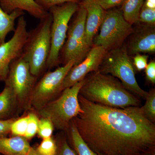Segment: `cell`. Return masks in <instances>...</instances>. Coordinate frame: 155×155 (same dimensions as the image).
Segmentation results:
<instances>
[{"label":"cell","mask_w":155,"mask_h":155,"mask_svg":"<svg viewBox=\"0 0 155 155\" xmlns=\"http://www.w3.org/2000/svg\"><path fill=\"white\" fill-rule=\"evenodd\" d=\"M17 118L0 120V137L7 136L11 133V127L12 123Z\"/></svg>","instance_id":"4dcf8cb0"},{"label":"cell","mask_w":155,"mask_h":155,"mask_svg":"<svg viewBox=\"0 0 155 155\" xmlns=\"http://www.w3.org/2000/svg\"><path fill=\"white\" fill-rule=\"evenodd\" d=\"M28 119L27 130L24 137L29 140L33 138L38 131L39 118L38 115L34 112L28 113Z\"/></svg>","instance_id":"d4e9b609"},{"label":"cell","mask_w":155,"mask_h":155,"mask_svg":"<svg viewBox=\"0 0 155 155\" xmlns=\"http://www.w3.org/2000/svg\"><path fill=\"white\" fill-rule=\"evenodd\" d=\"M24 15V11L19 10L8 14L0 6V45L5 42L8 34L15 30L16 20Z\"/></svg>","instance_id":"ac0fdd59"},{"label":"cell","mask_w":155,"mask_h":155,"mask_svg":"<svg viewBox=\"0 0 155 155\" xmlns=\"http://www.w3.org/2000/svg\"><path fill=\"white\" fill-rule=\"evenodd\" d=\"M81 1H83V0H80ZM85 1H93V0H85Z\"/></svg>","instance_id":"e575fe53"},{"label":"cell","mask_w":155,"mask_h":155,"mask_svg":"<svg viewBox=\"0 0 155 155\" xmlns=\"http://www.w3.org/2000/svg\"><path fill=\"white\" fill-rule=\"evenodd\" d=\"M155 155L154 154H150V155Z\"/></svg>","instance_id":"d590c367"},{"label":"cell","mask_w":155,"mask_h":155,"mask_svg":"<svg viewBox=\"0 0 155 155\" xmlns=\"http://www.w3.org/2000/svg\"><path fill=\"white\" fill-rule=\"evenodd\" d=\"M82 111L73 123L81 136L99 155L154 154L155 125L140 107H112L78 94Z\"/></svg>","instance_id":"6da1fadb"},{"label":"cell","mask_w":155,"mask_h":155,"mask_svg":"<svg viewBox=\"0 0 155 155\" xmlns=\"http://www.w3.org/2000/svg\"><path fill=\"white\" fill-rule=\"evenodd\" d=\"M54 128L52 122L49 119L45 118H40L38 135L42 139L51 137Z\"/></svg>","instance_id":"cb8c5ba5"},{"label":"cell","mask_w":155,"mask_h":155,"mask_svg":"<svg viewBox=\"0 0 155 155\" xmlns=\"http://www.w3.org/2000/svg\"><path fill=\"white\" fill-rule=\"evenodd\" d=\"M38 78L32 75L28 63L22 55L10 64L5 85L12 89L22 111L30 110L29 100Z\"/></svg>","instance_id":"30bf717a"},{"label":"cell","mask_w":155,"mask_h":155,"mask_svg":"<svg viewBox=\"0 0 155 155\" xmlns=\"http://www.w3.org/2000/svg\"><path fill=\"white\" fill-rule=\"evenodd\" d=\"M56 142L57 150L55 155H77L75 151L69 146L65 139L61 138Z\"/></svg>","instance_id":"83f0119b"},{"label":"cell","mask_w":155,"mask_h":155,"mask_svg":"<svg viewBox=\"0 0 155 155\" xmlns=\"http://www.w3.org/2000/svg\"><path fill=\"white\" fill-rule=\"evenodd\" d=\"M0 6L8 14L16 10H21L39 19L45 17L49 12L38 5L35 0H0Z\"/></svg>","instance_id":"9a60e30c"},{"label":"cell","mask_w":155,"mask_h":155,"mask_svg":"<svg viewBox=\"0 0 155 155\" xmlns=\"http://www.w3.org/2000/svg\"><path fill=\"white\" fill-rule=\"evenodd\" d=\"M84 79L64 89L59 96L37 112L41 118L49 119L54 128L68 130L71 121L82 111L78 96Z\"/></svg>","instance_id":"277c9868"},{"label":"cell","mask_w":155,"mask_h":155,"mask_svg":"<svg viewBox=\"0 0 155 155\" xmlns=\"http://www.w3.org/2000/svg\"><path fill=\"white\" fill-rule=\"evenodd\" d=\"M138 21L148 25H154L155 9L148 8L143 5L139 15Z\"/></svg>","instance_id":"484cf974"},{"label":"cell","mask_w":155,"mask_h":155,"mask_svg":"<svg viewBox=\"0 0 155 155\" xmlns=\"http://www.w3.org/2000/svg\"><path fill=\"white\" fill-rule=\"evenodd\" d=\"M144 0H126L120 8L123 17L131 25L139 23L140 12Z\"/></svg>","instance_id":"d6986e66"},{"label":"cell","mask_w":155,"mask_h":155,"mask_svg":"<svg viewBox=\"0 0 155 155\" xmlns=\"http://www.w3.org/2000/svg\"><path fill=\"white\" fill-rule=\"evenodd\" d=\"M36 149L41 155H55L57 150V142L52 137L44 139Z\"/></svg>","instance_id":"603a6c76"},{"label":"cell","mask_w":155,"mask_h":155,"mask_svg":"<svg viewBox=\"0 0 155 155\" xmlns=\"http://www.w3.org/2000/svg\"><path fill=\"white\" fill-rule=\"evenodd\" d=\"M28 114L20 118H17L12 123L11 133L13 136H25L28 125Z\"/></svg>","instance_id":"7402d4cb"},{"label":"cell","mask_w":155,"mask_h":155,"mask_svg":"<svg viewBox=\"0 0 155 155\" xmlns=\"http://www.w3.org/2000/svg\"><path fill=\"white\" fill-rule=\"evenodd\" d=\"M52 17L50 12L35 28L28 31L22 55L27 61L32 75L38 78L46 69L51 47V28Z\"/></svg>","instance_id":"3957f363"},{"label":"cell","mask_w":155,"mask_h":155,"mask_svg":"<svg viewBox=\"0 0 155 155\" xmlns=\"http://www.w3.org/2000/svg\"><path fill=\"white\" fill-rule=\"evenodd\" d=\"M149 56L147 55H141L140 54H135L133 59V65L137 71L144 70L147 65Z\"/></svg>","instance_id":"f546056e"},{"label":"cell","mask_w":155,"mask_h":155,"mask_svg":"<svg viewBox=\"0 0 155 155\" xmlns=\"http://www.w3.org/2000/svg\"><path fill=\"white\" fill-rule=\"evenodd\" d=\"M35 2L45 11L48 12L50 9L54 6L64 3L74 2L78 3L80 0H35Z\"/></svg>","instance_id":"4316f807"},{"label":"cell","mask_w":155,"mask_h":155,"mask_svg":"<svg viewBox=\"0 0 155 155\" xmlns=\"http://www.w3.org/2000/svg\"><path fill=\"white\" fill-rule=\"evenodd\" d=\"M144 105L140 107L143 115L153 123L155 122V91L154 89L148 92Z\"/></svg>","instance_id":"44dd1931"},{"label":"cell","mask_w":155,"mask_h":155,"mask_svg":"<svg viewBox=\"0 0 155 155\" xmlns=\"http://www.w3.org/2000/svg\"><path fill=\"white\" fill-rule=\"evenodd\" d=\"M69 130L72 143L77 155H99L94 151L84 141L72 121Z\"/></svg>","instance_id":"ffe728a7"},{"label":"cell","mask_w":155,"mask_h":155,"mask_svg":"<svg viewBox=\"0 0 155 155\" xmlns=\"http://www.w3.org/2000/svg\"><path fill=\"white\" fill-rule=\"evenodd\" d=\"M131 54H153L155 52V30L153 25H148L139 30L132 39L128 51Z\"/></svg>","instance_id":"5bb4252c"},{"label":"cell","mask_w":155,"mask_h":155,"mask_svg":"<svg viewBox=\"0 0 155 155\" xmlns=\"http://www.w3.org/2000/svg\"><path fill=\"white\" fill-rule=\"evenodd\" d=\"M105 11L122 6L126 0H93Z\"/></svg>","instance_id":"f1b7e54d"},{"label":"cell","mask_w":155,"mask_h":155,"mask_svg":"<svg viewBox=\"0 0 155 155\" xmlns=\"http://www.w3.org/2000/svg\"><path fill=\"white\" fill-rule=\"evenodd\" d=\"M75 64L73 60L58 67L54 71L48 70L36 82L31 95L30 110L38 112L48 103L59 96L63 91L64 79Z\"/></svg>","instance_id":"9c48e42d"},{"label":"cell","mask_w":155,"mask_h":155,"mask_svg":"<svg viewBox=\"0 0 155 155\" xmlns=\"http://www.w3.org/2000/svg\"><path fill=\"white\" fill-rule=\"evenodd\" d=\"M26 155H41L37 151L36 149L31 147L29 151Z\"/></svg>","instance_id":"836d02e7"},{"label":"cell","mask_w":155,"mask_h":155,"mask_svg":"<svg viewBox=\"0 0 155 155\" xmlns=\"http://www.w3.org/2000/svg\"><path fill=\"white\" fill-rule=\"evenodd\" d=\"M147 80L153 84L155 83V62L151 61L144 69Z\"/></svg>","instance_id":"1f68e13d"},{"label":"cell","mask_w":155,"mask_h":155,"mask_svg":"<svg viewBox=\"0 0 155 155\" xmlns=\"http://www.w3.org/2000/svg\"><path fill=\"white\" fill-rule=\"evenodd\" d=\"M78 3L86 10L85 38L87 45L91 48L93 46L94 38L101 24L105 11L94 1L83 0Z\"/></svg>","instance_id":"4fadbf2b"},{"label":"cell","mask_w":155,"mask_h":155,"mask_svg":"<svg viewBox=\"0 0 155 155\" xmlns=\"http://www.w3.org/2000/svg\"><path fill=\"white\" fill-rule=\"evenodd\" d=\"M79 94L92 102L112 107L141 105L140 100L126 89L116 78L99 71L91 72L87 75Z\"/></svg>","instance_id":"7a4b0ae2"},{"label":"cell","mask_w":155,"mask_h":155,"mask_svg":"<svg viewBox=\"0 0 155 155\" xmlns=\"http://www.w3.org/2000/svg\"><path fill=\"white\" fill-rule=\"evenodd\" d=\"M19 110H21L14 91L5 85L0 92V120L15 118V115Z\"/></svg>","instance_id":"e0dca14e"},{"label":"cell","mask_w":155,"mask_h":155,"mask_svg":"<svg viewBox=\"0 0 155 155\" xmlns=\"http://www.w3.org/2000/svg\"><path fill=\"white\" fill-rule=\"evenodd\" d=\"M98 71L118 78L128 91L145 99L148 92L143 90L137 83L135 68L125 48L119 47L108 51Z\"/></svg>","instance_id":"5b68a950"},{"label":"cell","mask_w":155,"mask_h":155,"mask_svg":"<svg viewBox=\"0 0 155 155\" xmlns=\"http://www.w3.org/2000/svg\"><path fill=\"white\" fill-rule=\"evenodd\" d=\"M107 52L101 46L93 45L83 61L69 70L63 82V90L84 80L91 72L98 71Z\"/></svg>","instance_id":"7c38bea8"},{"label":"cell","mask_w":155,"mask_h":155,"mask_svg":"<svg viewBox=\"0 0 155 155\" xmlns=\"http://www.w3.org/2000/svg\"><path fill=\"white\" fill-rule=\"evenodd\" d=\"M27 23L24 16L19 17L14 35L0 45V82H5L11 62L22 55L28 35Z\"/></svg>","instance_id":"8fae6325"},{"label":"cell","mask_w":155,"mask_h":155,"mask_svg":"<svg viewBox=\"0 0 155 155\" xmlns=\"http://www.w3.org/2000/svg\"><path fill=\"white\" fill-rule=\"evenodd\" d=\"M143 5L148 8L155 9V0H144Z\"/></svg>","instance_id":"d6a6232c"},{"label":"cell","mask_w":155,"mask_h":155,"mask_svg":"<svg viewBox=\"0 0 155 155\" xmlns=\"http://www.w3.org/2000/svg\"><path fill=\"white\" fill-rule=\"evenodd\" d=\"M100 28L93 45L101 46L107 51L120 47L133 31L132 25L125 20L121 9L117 8L105 11Z\"/></svg>","instance_id":"ba28073f"},{"label":"cell","mask_w":155,"mask_h":155,"mask_svg":"<svg viewBox=\"0 0 155 155\" xmlns=\"http://www.w3.org/2000/svg\"><path fill=\"white\" fill-rule=\"evenodd\" d=\"M31 147L28 140L24 137H0V154L2 155H26Z\"/></svg>","instance_id":"2e32d148"},{"label":"cell","mask_w":155,"mask_h":155,"mask_svg":"<svg viewBox=\"0 0 155 155\" xmlns=\"http://www.w3.org/2000/svg\"><path fill=\"white\" fill-rule=\"evenodd\" d=\"M77 3L67 2L53 7L48 12L52 17L51 28V47L46 69L59 64V54L67 39L70 20L79 8Z\"/></svg>","instance_id":"52a82bcc"},{"label":"cell","mask_w":155,"mask_h":155,"mask_svg":"<svg viewBox=\"0 0 155 155\" xmlns=\"http://www.w3.org/2000/svg\"><path fill=\"white\" fill-rule=\"evenodd\" d=\"M79 5L74 17L69 22L67 39L59 54V64L62 63L65 65L73 60L74 66L77 65L83 61L91 48L87 45L85 38L86 10L82 5Z\"/></svg>","instance_id":"8992f818"}]
</instances>
